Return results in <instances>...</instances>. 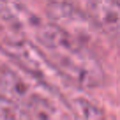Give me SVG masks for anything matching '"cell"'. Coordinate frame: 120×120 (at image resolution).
Returning <instances> with one entry per match:
<instances>
[{
  "label": "cell",
  "instance_id": "cell-4",
  "mask_svg": "<svg viewBox=\"0 0 120 120\" xmlns=\"http://www.w3.org/2000/svg\"><path fill=\"white\" fill-rule=\"evenodd\" d=\"M48 18L55 21L60 28L72 35L74 39L85 42L92 48V42L95 39V34L99 28L94 25V21L88 18L85 11H79L72 5V2H64V4H51L49 5Z\"/></svg>",
  "mask_w": 120,
  "mask_h": 120
},
{
  "label": "cell",
  "instance_id": "cell-2",
  "mask_svg": "<svg viewBox=\"0 0 120 120\" xmlns=\"http://www.w3.org/2000/svg\"><path fill=\"white\" fill-rule=\"evenodd\" d=\"M0 92L30 120H72V111L62 92L23 71L0 65Z\"/></svg>",
  "mask_w": 120,
  "mask_h": 120
},
{
  "label": "cell",
  "instance_id": "cell-1",
  "mask_svg": "<svg viewBox=\"0 0 120 120\" xmlns=\"http://www.w3.org/2000/svg\"><path fill=\"white\" fill-rule=\"evenodd\" d=\"M0 23L30 39L67 85L94 90L104 83V69L94 49L49 18L35 14L21 0H0Z\"/></svg>",
  "mask_w": 120,
  "mask_h": 120
},
{
  "label": "cell",
  "instance_id": "cell-6",
  "mask_svg": "<svg viewBox=\"0 0 120 120\" xmlns=\"http://www.w3.org/2000/svg\"><path fill=\"white\" fill-rule=\"evenodd\" d=\"M0 120H30L9 97L0 92Z\"/></svg>",
  "mask_w": 120,
  "mask_h": 120
},
{
  "label": "cell",
  "instance_id": "cell-5",
  "mask_svg": "<svg viewBox=\"0 0 120 120\" xmlns=\"http://www.w3.org/2000/svg\"><path fill=\"white\" fill-rule=\"evenodd\" d=\"M85 12L101 34L120 46V2L116 0H83Z\"/></svg>",
  "mask_w": 120,
  "mask_h": 120
},
{
  "label": "cell",
  "instance_id": "cell-7",
  "mask_svg": "<svg viewBox=\"0 0 120 120\" xmlns=\"http://www.w3.org/2000/svg\"><path fill=\"white\" fill-rule=\"evenodd\" d=\"M51 4H64V2H71V0H49Z\"/></svg>",
  "mask_w": 120,
  "mask_h": 120
},
{
  "label": "cell",
  "instance_id": "cell-3",
  "mask_svg": "<svg viewBox=\"0 0 120 120\" xmlns=\"http://www.w3.org/2000/svg\"><path fill=\"white\" fill-rule=\"evenodd\" d=\"M0 51H4L14 62L19 71L26 72L28 76L39 79L58 92L60 83H65L58 76V72L53 69L46 55L34 42L26 39L25 35L4 26L2 23H0Z\"/></svg>",
  "mask_w": 120,
  "mask_h": 120
}]
</instances>
